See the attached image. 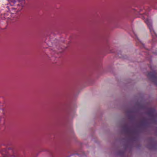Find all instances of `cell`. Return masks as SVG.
Wrapping results in <instances>:
<instances>
[{
    "label": "cell",
    "instance_id": "obj_1",
    "mask_svg": "<svg viewBox=\"0 0 157 157\" xmlns=\"http://www.w3.org/2000/svg\"><path fill=\"white\" fill-rule=\"evenodd\" d=\"M148 77L149 79L154 83L155 85L157 86V75L156 74L153 72H150L148 74Z\"/></svg>",
    "mask_w": 157,
    "mask_h": 157
}]
</instances>
